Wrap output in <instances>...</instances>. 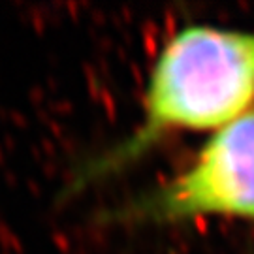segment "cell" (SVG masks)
Segmentation results:
<instances>
[{
	"label": "cell",
	"instance_id": "6da1fadb",
	"mask_svg": "<svg viewBox=\"0 0 254 254\" xmlns=\"http://www.w3.org/2000/svg\"><path fill=\"white\" fill-rule=\"evenodd\" d=\"M254 109V30L189 23L149 68L139 117L125 137L77 166L64 196L125 172L179 132H215Z\"/></svg>",
	"mask_w": 254,
	"mask_h": 254
},
{
	"label": "cell",
	"instance_id": "7a4b0ae2",
	"mask_svg": "<svg viewBox=\"0 0 254 254\" xmlns=\"http://www.w3.org/2000/svg\"><path fill=\"white\" fill-rule=\"evenodd\" d=\"M254 220V109L211 132L177 172L102 213L104 224Z\"/></svg>",
	"mask_w": 254,
	"mask_h": 254
}]
</instances>
